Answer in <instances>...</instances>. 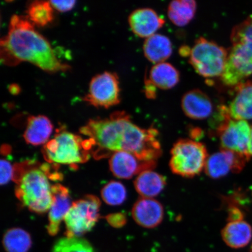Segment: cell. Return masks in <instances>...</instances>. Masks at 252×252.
<instances>
[{
    "mask_svg": "<svg viewBox=\"0 0 252 252\" xmlns=\"http://www.w3.org/2000/svg\"><path fill=\"white\" fill-rule=\"evenodd\" d=\"M80 132L100 150L126 151L143 160L152 159L160 150L156 129L138 127L124 112L113 113L108 118L91 120Z\"/></svg>",
    "mask_w": 252,
    "mask_h": 252,
    "instance_id": "1",
    "label": "cell"
},
{
    "mask_svg": "<svg viewBox=\"0 0 252 252\" xmlns=\"http://www.w3.org/2000/svg\"><path fill=\"white\" fill-rule=\"evenodd\" d=\"M1 61L7 65L27 62L50 72L70 68L60 61L48 41L34 29L29 19L23 16L11 17L8 32L1 40Z\"/></svg>",
    "mask_w": 252,
    "mask_h": 252,
    "instance_id": "2",
    "label": "cell"
},
{
    "mask_svg": "<svg viewBox=\"0 0 252 252\" xmlns=\"http://www.w3.org/2000/svg\"><path fill=\"white\" fill-rule=\"evenodd\" d=\"M14 167V178L17 182L15 194L24 206L32 212L42 214L49 211L53 196L49 181V167L24 169L23 164Z\"/></svg>",
    "mask_w": 252,
    "mask_h": 252,
    "instance_id": "3",
    "label": "cell"
},
{
    "mask_svg": "<svg viewBox=\"0 0 252 252\" xmlns=\"http://www.w3.org/2000/svg\"><path fill=\"white\" fill-rule=\"evenodd\" d=\"M93 144L91 139L83 138L67 131H61L44 147L47 161L66 165L84 163L90 158Z\"/></svg>",
    "mask_w": 252,
    "mask_h": 252,
    "instance_id": "4",
    "label": "cell"
},
{
    "mask_svg": "<svg viewBox=\"0 0 252 252\" xmlns=\"http://www.w3.org/2000/svg\"><path fill=\"white\" fill-rule=\"evenodd\" d=\"M169 167L182 177L191 178L200 174L206 166L208 153L203 143L191 139H181L173 144Z\"/></svg>",
    "mask_w": 252,
    "mask_h": 252,
    "instance_id": "5",
    "label": "cell"
},
{
    "mask_svg": "<svg viewBox=\"0 0 252 252\" xmlns=\"http://www.w3.org/2000/svg\"><path fill=\"white\" fill-rule=\"evenodd\" d=\"M228 50L216 42L200 37L189 52V62L204 77L221 76L228 56Z\"/></svg>",
    "mask_w": 252,
    "mask_h": 252,
    "instance_id": "6",
    "label": "cell"
},
{
    "mask_svg": "<svg viewBox=\"0 0 252 252\" xmlns=\"http://www.w3.org/2000/svg\"><path fill=\"white\" fill-rule=\"evenodd\" d=\"M100 201L94 196H87L72 203L65 217L66 236L81 237L95 225L99 217Z\"/></svg>",
    "mask_w": 252,
    "mask_h": 252,
    "instance_id": "7",
    "label": "cell"
},
{
    "mask_svg": "<svg viewBox=\"0 0 252 252\" xmlns=\"http://www.w3.org/2000/svg\"><path fill=\"white\" fill-rule=\"evenodd\" d=\"M83 100L96 108H109L120 102L118 75L105 71L91 80L89 90Z\"/></svg>",
    "mask_w": 252,
    "mask_h": 252,
    "instance_id": "8",
    "label": "cell"
},
{
    "mask_svg": "<svg viewBox=\"0 0 252 252\" xmlns=\"http://www.w3.org/2000/svg\"><path fill=\"white\" fill-rule=\"evenodd\" d=\"M221 150L250 155L251 127L243 120L231 119L217 129Z\"/></svg>",
    "mask_w": 252,
    "mask_h": 252,
    "instance_id": "9",
    "label": "cell"
},
{
    "mask_svg": "<svg viewBox=\"0 0 252 252\" xmlns=\"http://www.w3.org/2000/svg\"><path fill=\"white\" fill-rule=\"evenodd\" d=\"M250 158V155L220 150L208 158L205 172L211 178H221L230 172H241Z\"/></svg>",
    "mask_w": 252,
    "mask_h": 252,
    "instance_id": "10",
    "label": "cell"
},
{
    "mask_svg": "<svg viewBox=\"0 0 252 252\" xmlns=\"http://www.w3.org/2000/svg\"><path fill=\"white\" fill-rule=\"evenodd\" d=\"M157 162L144 161L130 153L118 151L113 153L109 160L110 169L116 177L128 179L141 172L153 170Z\"/></svg>",
    "mask_w": 252,
    "mask_h": 252,
    "instance_id": "11",
    "label": "cell"
},
{
    "mask_svg": "<svg viewBox=\"0 0 252 252\" xmlns=\"http://www.w3.org/2000/svg\"><path fill=\"white\" fill-rule=\"evenodd\" d=\"M53 201L49 213L47 232L52 236L58 234L62 220H64L72 203L68 189L59 184L52 186Z\"/></svg>",
    "mask_w": 252,
    "mask_h": 252,
    "instance_id": "12",
    "label": "cell"
},
{
    "mask_svg": "<svg viewBox=\"0 0 252 252\" xmlns=\"http://www.w3.org/2000/svg\"><path fill=\"white\" fill-rule=\"evenodd\" d=\"M132 216L142 227L154 228L162 222L164 209L162 204L154 198L141 197L132 209Z\"/></svg>",
    "mask_w": 252,
    "mask_h": 252,
    "instance_id": "13",
    "label": "cell"
},
{
    "mask_svg": "<svg viewBox=\"0 0 252 252\" xmlns=\"http://www.w3.org/2000/svg\"><path fill=\"white\" fill-rule=\"evenodd\" d=\"M165 23L164 19L150 8L135 9L128 17V23L133 32L145 38L156 34Z\"/></svg>",
    "mask_w": 252,
    "mask_h": 252,
    "instance_id": "14",
    "label": "cell"
},
{
    "mask_svg": "<svg viewBox=\"0 0 252 252\" xmlns=\"http://www.w3.org/2000/svg\"><path fill=\"white\" fill-rule=\"evenodd\" d=\"M182 108L188 117L204 120L212 114L213 105L212 100L206 93L195 89L188 91L183 96Z\"/></svg>",
    "mask_w": 252,
    "mask_h": 252,
    "instance_id": "15",
    "label": "cell"
},
{
    "mask_svg": "<svg viewBox=\"0 0 252 252\" xmlns=\"http://www.w3.org/2000/svg\"><path fill=\"white\" fill-rule=\"evenodd\" d=\"M236 93L228 106L232 119H252V80L244 81L235 87Z\"/></svg>",
    "mask_w": 252,
    "mask_h": 252,
    "instance_id": "16",
    "label": "cell"
},
{
    "mask_svg": "<svg viewBox=\"0 0 252 252\" xmlns=\"http://www.w3.org/2000/svg\"><path fill=\"white\" fill-rule=\"evenodd\" d=\"M53 126L48 118L43 115L28 118L24 138L27 143L39 146L47 143L53 131Z\"/></svg>",
    "mask_w": 252,
    "mask_h": 252,
    "instance_id": "17",
    "label": "cell"
},
{
    "mask_svg": "<svg viewBox=\"0 0 252 252\" xmlns=\"http://www.w3.org/2000/svg\"><path fill=\"white\" fill-rule=\"evenodd\" d=\"M143 50L145 56L150 62L158 64L165 62L171 57L172 43L168 37L156 33L145 40Z\"/></svg>",
    "mask_w": 252,
    "mask_h": 252,
    "instance_id": "18",
    "label": "cell"
},
{
    "mask_svg": "<svg viewBox=\"0 0 252 252\" xmlns=\"http://www.w3.org/2000/svg\"><path fill=\"white\" fill-rule=\"evenodd\" d=\"M221 236L228 247L233 249L244 248L251 241L252 226L243 220L229 222L222 229Z\"/></svg>",
    "mask_w": 252,
    "mask_h": 252,
    "instance_id": "19",
    "label": "cell"
},
{
    "mask_svg": "<svg viewBox=\"0 0 252 252\" xmlns=\"http://www.w3.org/2000/svg\"><path fill=\"white\" fill-rule=\"evenodd\" d=\"M166 179L153 170L140 173L134 181V187L141 197L152 198L159 195L166 187Z\"/></svg>",
    "mask_w": 252,
    "mask_h": 252,
    "instance_id": "20",
    "label": "cell"
},
{
    "mask_svg": "<svg viewBox=\"0 0 252 252\" xmlns=\"http://www.w3.org/2000/svg\"><path fill=\"white\" fill-rule=\"evenodd\" d=\"M149 80L156 88L169 90L175 87L180 80V74L174 66L163 62L151 67Z\"/></svg>",
    "mask_w": 252,
    "mask_h": 252,
    "instance_id": "21",
    "label": "cell"
},
{
    "mask_svg": "<svg viewBox=\"0 0 252 252\" xmlns=\"http://www.w3.org/2000/svg\"><path fill=\"white\" fill-rule=\"evenodd\" d=\"M197 9L194 0H175L168 5V15L172 23L184 27L193 20Z\"/></svg>",
    "mask_w": 252,
    "mask_h": 252,
    "instance_id": "22",
    "label": "cell"
},
{
    "mask_svg": "<svg viewBox=\"0 0 252 252\" xmlns=\"http://www.w3.org/2000/svg\"><path fill=\"white\" fill-rule=\"evenodd\" d=\"M2 244L7 252H28L32 242L29 233L24 229L14 228L5 233Z\"/></svg>",
    "mask_w": 252,
    "mask_h": 252,
    "instance_id": "23",
    "label": "cell"
},
{
    "mask_svg": "<svg viewBox=\"0 0 252 252\" xmlns=\"http://www.w3.org/2000/svg\"><path fill=\"white\" fill-rule=\"evenodd\" d=\"M53 9L50 1H34L28 7V18L33 24L45 27L53 20Z\"/></svg>",
    "mask_w": 252,
    "mask_h": 252,
    "instance_id": "24",
    "label": "cell"
},
{
    "mask_svg": "<svg viewBox=\"0 0 252 252\" xmlns=\"http://www.w3.org/2000/svg\"><path fill=\"white\" fill-rule=\"evenodd\" d=\"M52 252H94L93 246L86 239L72 236L59 239L53 246Z\"/></svg>",
    "mask_w": 252,
    "mask_h": 252,
    "instance_id": "25",
    "label": "cell"
},
{
    "mask_svg": "<svg viewBox=\"0 0 252 252\" xmlns=\"http://www.w3.org/2000/svg\"><path fill=\"white\" fill-rule=\"evenodd\" d=\"M102 199L110 206H119L124 203L127 197V191L122 183L111 181L102 189Z\"/></svg>",
    "mask_w": 252,
    "mask_h": 252,
    "instance_id": "26",
    "label": "cell"
},
{
    "mask_svg": "<svg viewBox=\"0 0 252 252\" xmlns=\"http://www.w3.org/2000/svg\"><path fill=\"white\" fill-rule=\"evenodd\" d=\"M231 40L232 44H242L252 51V17L233 28Z\"/></svg>",
    "mask_w": 252,
    "mask_h": 252,
    "instance_id": "27",
    "label": "cell"
},
{
    "mask_svg": "<svg viewBox=\"0 0 252 252\" xmlns=\"http://www.w3.org/2000/svg\"><path fill=\"white\" fill-rule=\"evenodd\" d=\"M1 185H5L13 179L14 176V166L7 159L1 160Z\"/></svg>",
    "mask_w": 252,
    "mask_h": 252,
    "instance_id": "28",
    "label": "cell"
},
{
    "mask_svg": "<svg viewBox=\"0 0 252 252\" xmlns=\"http://www.w3.org/2000/svg\"><path fill=\"white\" fill-rule=\"evenodd\" d=\"M53 8L60 12H67L74 8L75 1H49Z\"/></svg>",
    "mask_w": 252,
    "mask_h": 252,
    "instance_id": "29",
    "label": "cell"
},
{
    "mask_svg": "<svg viewBox=\"0 0 252 252\" xmlns=\"http://www.w3.org/2000/svg\"><path fill=\"white\" fill-rule=\"evenodd\" d=\"M244 214L237 206H231L228 210V220L229 222L239 221L243 220Z\"/></svg>",
    "mask_w": 252,
    "mask_h": 252,
    "instance_id": "30",
    "label": "cell"
},
{
    "mask_svg": "<svg viewBox=\"0 0 252 252\" xmlns=\"http://www.w3.org/2000/svg\"><path fill=\"white\" fill-rule=\"evenodd\" d=\"M126 217L122 214H116L110 216L108 221L112 226L116 228H121L126 223Z\"/></svg>",
    "mask_w": 252,
    "mask_h": 252,
    "instance_id": "31",
    "label": "cell"
},
{
    "mask_svg": "<svg viewBox=\"0 0 252 252\" xmlns=\"http://www.w3.org/2000/svg\"><path fill=\"white\" fill-rule=\"evenodd\" d=\"M249 153L252 156V126L251 127V134L250 146H249Z\"/></svg>",
    "mask_w": 252,
    "mask_h": 252,
    "instance_id": "32",
    "label": "cell"
},
{
    "mask_svg": "<svg viewBox=\"0 0 252 252\" xmlns=\"http://www.w3.org/2000/svg\"></svg>",
    "mask_w": 252,
    "mask_h": 252,
    "instance_id": "33",
    "label": "cell"
}]
</instances>
